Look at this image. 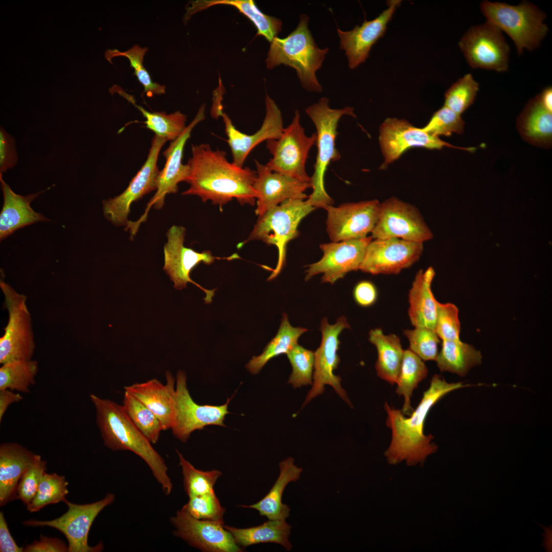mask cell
Here are the masks:
<instances>
[{
  "mask_svg": "<svg viewBox=\"0 0 552 552\" xmlns=\"http://www.w3.org/2000/svg\"><path fill=\"white\" fill-rule=\"evenodd\" d=\"M307 331L308 329L303 327L291 326L287 314L283 313L277 334L260 355L252 357L245 366L246 369L252 374L259 373L270 360L290 352L298 344L300 337Z\"/></svg>",
  "mask_w": 552,
  "mask_h": 552,
  "instance_id": "obj_36",
  "label": "cell"
},
{
  "mask_svg": "<svg viewBox=\"0 0 552 552\" xmlns=\"http://www.w3.org/2000/svg\"><path fill=\"white\" fill-rule=\"evenodd\" d=\"M167 383L163 384L154 378L145 382L124 387L157 417L164 431L171 429L173 419L175 379L169 372L166 373Z\"/></svg>",
  "mask_w": 552,
  "mask_h": 552,
  "instance_id": "obj_27",
  "label": "cell"
},
{
  "mask_svg": "<svg viewBox=\"0 0 552 552\" xmlns=\"http://www.w3.org/2000/svg\"><path fill=\"white\" fill-rule=\"evenodd\" d=\"M22 397L19 394L15 393L13 390L6 389L0 390V422L11 404L20 402Z\"/></svg>",
  "mask_w": 552,
  "mask_h": 552,
  "instance_id": "obj_55",
  "label": "cell"
},
{
  "mask_svg": "<svg viewBox=\"0 0 552 552\" xmlns=\"http://www.w3.org/2000/svg\"><path fill=\"white\" fill-rule=\"evenodd\" d=\"M435 274L431 266L424 271L419 270L409 291L408 313L411 324L415 327L434 330L439 303L431 290Z\"/></svg>",
  "mask_w": 552,
  "mask_h": 552,
  "instance_id": "obj_28",
  "label": "cell"
},
{
  "mask_svg": "<svg viewBox=\"0 0 552 552\" xmlns=\"http://www.w3.org/2000/svg\"><path fill=\"white\" fill-rule=\"evenodd\" d=\"M403 333L409 341V349L423 361L436 360L440 340L434 330L415 327Z\"/></svg>",
  "mask_w": 552,
  "mask_h": 552,
  "instance_id": "obj_47",
  "label": "cell"
},
{
  "mask_svg": "<svg viewBox=\"0 0 552 552\" xmlns=\"http://www.w3.org/2000/svg\"><path fill=\"white\" fill-rule=\"evenodd\" d=\"M186 229L181 226L173 225L167 231V242L164 247V266L163 269L174 283L177 290H181L191 283L205 293L204 300L210 303L214 294V290L206 289L193 281L190 274L192 270L199 263L210 265L215 259H225L229 260L239 258L237 254L227 258H218L212 255L209 250L197 252L184 245Z\"/></svg>",
  "mask_w": 552,
  "mask_h": 552,
  "instance_id": "obj_15",
  "label": "cell"
},
{
  "mask_svg": "<svg viewBox=\"0 0 552 552\" xmlns=\"http://www.w3.org/2000/svg\"><path fill=\"white\" fill-rule=\"evenodd\" d=\"M480 351L459 340H443L436 361L440 371L464 376L472 367L481 362Z\"/></svg>",
  "mask_w": 552,
  "mask_h": 552,
  "instance_id": "obj_37",
  "label": "cell"
},
{
  "mask_svg": "<svg viewBox=\"0 0 552 552\" xmlns=\"http://www.w3.org/2000/svg\"><path fill=\"white\" fill-rule=\"evenodd\" d=\"M480 8L487 21L510 37L519 55L524 49L531 51L538 47L548 31L543 22L545 13L526 1L511 5L485 0L481 2Z\"/></svg>",
  "mask_w": 552,
  "mask_h": 552,
  "instance_id": "obj_6",
  "label": "cell"
},
{
  "mask_svg": "<svg viewBox=\"0 0 552 552\" xmlns=\"http://www.w3.org/2000/svg\"><path fill=\"white\" fill-rule=\"evenodd\" d=\"M148 51L147 47L142 48L137 44L125 52H120L117 49L107 50L105 52V58L110 63L111 59L115 57L124 56L127 58L130 62V66L134 70L139 82L144 86L143 94H146L148 97H151L154 95L165 94L166 86L153 82L150 74L143 65L144 57Z\"/></svg>",
  "mask_w": 552,
  "mask_h": 552,
  "instance_id": "obj_41",
  "label": "cell"
},
{
  "mask_svg": "<svg viewBox=\"0 0 552 552\" xmlns=\"http://www.w3.org/2000/svg\"><path fill=\"white\" fill-rule=\"evenodd\" d=\"M187 378L181 370L176 374L174 395L173 419L171 428L174 436L186 443L191 433L202 430L208 425L225 427V416L229 413L228 406L232 399L221 405H200L191 397L187 387Z\"/></svg>",
  "mask_w": 552,
  "mask_h": 552,
  "instance_id": "obj_11",
  "label": "cell"
},
{
  "mask_svg": "<svg viewBox=\"0 0 552 552\" xmlns=\"http://www.w3.org/2000/svg\"><path fill=\"white\" fill-rule=\"evenodd\" d=\"M0 287L8 312V320L0 338V363L32 359L35 343L27 297L17 292L1 278Z\"/></svg>",
  "mask_w": 552,
  "mask_h": 552,
  "instance_id": "obj_8",
  "label": "cell"
},
{
  "mask_svg": "<svg viewBox=\"0 0 552 552\" xmlns=\"http://www.w3.org/2000/svg\"><path fill=\"white\" fill-rule=\"evenodd\" d=\"M113 494L108 493L102 499L91 503L78 504L65 499L68 510L60 517L52 520H26L29 526H49L60 531L68 541V552H99L103 549L102 542L90 546L88 536L92 524L98 514L114 500Z\"/></svg>",
  "mask_w": 552,
  "mask_h": 552,
  "instance_id": "obj_12",
  "label": "cell"
},
{
  "mask_svg": "<svg viewBox=\"0 0 552 552\" xmlns=\"http://www.w3.org/2000/svg\"><path fill=\"white\" fill-rule=\"evenodd\" d=\"M371 234L374 239L398 238L421 243L433 237L418 209L395 197L380 203L378 220Z\"/></svg>",
  "mask_w": 552,
  "mask_h": 552,
  "instance_id": "obj_16",
  "label": "cell"
},
{
  "mask_svg": "<svg viewBox=\"0 0 552 552\" xmlns=\"http://www.w3.org/2000/svg\"><path fill=\"white\" fill-rule=\"evenodd\" d=\"M316 141V133L310 136L305 134L300 123V112L296 110L291 123L284 128L279 137L266 141V148L272 157L266 165L273 172L310 182L306 164L309 151Z\"/></svg>",
  "mask_w": 552,
  "mask_h": 552,
  "instance_id": "obj_9",
  "label": "cell"
},
{
  "mask_svg": "<svg viewBox=\"0 0 552 552\" xmlns=\"http://www.w3.org/2000/svg\"><path fill=\"white\" fill-rule=\"evenodd\" d=\"M468 386L462 382L448 383L440 375H434L429 388L423 393L419 404L408 418L385 402L386 424L392 432L390 444L385 452L389 463L395 465L405 461L408 465H415L423 463L427 456L435 452L438 446L431 443L434 437L424 433L428 412L446 394Z\"/></svg>",
  "mask_w": 552,
  "mask_h": 552,
  "instance_id": "obj_2",
  "label": "cell"
},
{
  "mask_svg": "<svg viewBox=\"0 0 552 552\" xmlns=\"http://www.w3.org/2000/svg\"><path fill=\"white\" fill-rule=\"evenodd\" d=\"M89 398L96 409L97 424L105 446L113 451L129 450L140 456L148 466L164 494L170 495L173 485L164 459L131 422L122 405L93 394Z\"/></svg>",
  "mask_w": 552,
  "mask_h": 552,
  "instance_id": "obj_3",
  "label": "cell"
},
{
  "mask_svg": "<svg viewBox=\"0 0 552 552\" xmlns=\"http://www.w3.org/2000/svg\"><path fill=\"white\" fill-rule=\"evenodd\" d=\"M18 160L14 138L3 127L0 130V174L14 167Z\"/></svg>",
  "mask_w": 552,
  "mask_h": 552,
  "instance_id": "obj_51",
  "label": "cell"
},
{
  "mask_svg": "<svg viewBox=\"0 0 552 552\" xmlns=\"http://www.w3.org/2000/svg\"><path fill=\"white\" fill-rule=\"evenodd\" d=\"M174 535L190 545L206 552H240L224 523L195 518L182 509L170 518Z\"/></svg>",
  "mask_w": 552,
  "mask_h": 552,
  "instance_id": "obj_22",
  "label": "cell"
},
{
  "mask_svg": "<svg viewBox=\"0 0 552 552\" xmlns=\"http://www.w3.org/2000/svg\"><path fill=\"white\" fill-rule=\"evenodd\" d=\"M434 331L443 340L459 339L461 324L458 310L455 305L438 303Z\"/></svg>",
  "mask_w": 552,
  "mask_h": 552,
  "instance_id": "obj_50",
  "label": "cell"
},
{
  "mask_svg": "<svg viewBox=\"0 0 552 552\" xmlns=\"http://www.w3.org/2000/svg\"><path fill=\"white\" fill-rule=\"evenodd\" d=\"M479 83L470 73L459 78L445 92L444 106L461 115L473 104Z\"/></svg>",
  "mask_w": 552,
  "mask_h": 552,
  "instance_id": "obj_44",
  "label": "cell"
},
{
  "mask_svg": "<svg viewBox=\"0 0 552 552\" xmlns=\"http://www.w3.org/2000/svg\"><path fill=\"white\" fill-rule=\"evenodd\" d=\"M68 484L64 476L45 472L34 497L27 505V510L35 512L50 504L64 502L65 496L68 493Z\"/></svg>",
  "mask_w": 552,
  "mask_h": 552,
  "instance_id": "obj_43",
  "label": "cell"
},
{
  "mask_svg": "<svg viewBox=\"0 0 552 552\" xmlns=\"http://www.w3.org/2000/svg\"><path fill=\"white\" fill-rule=\"evenodd\" d=\"M465 122L461 115L443 105L435 111L426 125L421 128L432 136H449L453 133L462 134Z\"/></svg>",
  "mask_w": 552,
  "mask_h": 552,
  "instance_id": "obj_48",
  "label": "cell"
},
{
  "mask_svg": "<svg viewBox=\"0 0 552 552\" xmlns=\"http://www.w3.org/2000/svg\"><path fill=\"white\" fill-rule=\"evenodd\" d=\"M183 476V487L189 497L214 491V486L222 473L217 470L204 471L195 468L176 449Z\"/></svg>",
  "mask_w": 552,
  "mask_h": 552,
  "instance_id": "obj_42",
  "label": "cell"
},
{
  "mask_svg": "<svg viewBox=\"0 0 552 552\" xmlns=\"http://www.w3.org/2000/svg\"><path fill=\"white\" fill-rule=\"evenodd\" d=\"M344 329H350V325L344 316L337 318L336 323L333 325L329 323L326 317L321 319L319 328L321 332V341L319 347L314 352L312 386L302 407L323 394L327 384L331 386L336 394L350 406L352 407L346 391L341 386L340 377L334 374V371L337 368L340 362V358L337 354L340 344L339 336Z\"/></svg>",
  "mask_w": 552,
  "mask_h": 552,
  "instance_id": "obj_13",
  "label": "cell"
},
{
  "mask_svg": "<svg viewBox=\"0 0 552 552\" xmlns=\"http://www.w3.org/2000/svg\"><path fill=\"white\" fill-rule=\"evenodd\" d=\"M309 17L301 14L297 27L287 37H276L270 43L265 60L268 69L280 64L294 68L304 88L320 93L323 88L316 76L329 48H319L308 28Z\"/></svg>",
  "mask_w": 552,
  "mask_h": 552,
  "instance_id": "obj_4",
  "label": "cell"
},
{
  "mask_svg": "<svg viewBox=\"0 0 552 552\" xmlns=\"http://www.w3.org/2000/svg\"><path fill=\"white\" fill-rule=\"evenodd\" d=\"M256 177L254 184L258 218L285 200L307 199L305 191L311 188L305 182L292 177L269 170L266 165L255 160Z\"/></svg>",
  "mask_w": 552,
  "mask_h": 552,
  "instance_id": "obj_24",
  "label": "cell"
},
{
  "mask_svg": "<svg viewBox=\"0 0 552 552\" xmlns=\"http://www.w3.org/2000/svg\"><path fill=\"white\" fill-rule=\"evenodd\" d=\"M25 552H66L68 546L60 539L49 538L40 535L39 540L27 545L24 549Z\"/></svg>",
  "mask_w": 552,
  "mask_h": 552,
  "instance_id": "obj_53",
  "label": "cell"
},
{
  "mask_svg": "<svg viewBox=\"0 0 552 552\" xmlns=\"http://www.w3.org/2000/svg\"><path fill=\"white\" fill-rule=\"evenodd\" d=\"M423 251L421 243L398 238L373 239L359 270L372 274H397L417 262Z\"/></svg>",
  "mask_w": 552,
  "mask_h": 552,
  "instance_id": "obj_21",
  "label": "cell"
},
{
  "mask_svg": "<svg viewBox=\"0 0 552 552\" xmlns=\"http://www.w3.org/2000/svg\"><path fill=\"white\" fill-rule=\"evenodd\" d=\"M0 367V390L6 389L28 393L35 383L38 370L36 360H18L6 362Z\"/></svg>",
  "mask_w": 552,
  "mask_h": 552,
  "instance_id": "obj_40",
  "label": "cell"
},
{
  "mask_svg": "<svg viewBox=\"0 0 552 552\" xmlns=\"http://www.w3.org/2000/svg\"><path fill=\"white\" fill-rule=\"evenodd\" d=\"M379 144L384 160L380 168L385 169L410 148H424L441 150L445 147L473 152L475 147H460L431 135L422 128H417L404 119L388 118L381 125Z\"/></svg>",
  "mask_w": 552,
  "mask_h": 552,
  "instance_id": "obj_18",
  "label": "cell"
},
{
  "mask_svg": "<svg viewBox=\"0 0 552 552\" xmlns=\"http://www.w3.org/2000/svg\"><path fill=\"white\" fill-rule=\"evenodd\" d=\"M189 498L181 509L190 515L198 519L224 523L225 509L221 505L214 491Z\"/></svg>",
  "mask_w": 552,
  "mask_h": 552,
  "instance_id": "obj_46",
  "label": "cell"
},
{
  "mask_svg": "<svg viewBox=\"0 0 552 552\" xmlns=\"http://www.w3.org/2000/svg\"><path fill=\"white\" fill-rule=\"evenodd\" d=\"M204 119L205 105H202L182 133L172 141L164 151L163 155L165 157L166 163L163 170L159 171L155 193L147 203L144 213L140 218L134 222L129 221L125 227L126 231L129 230L131 237L135 235L140 224L146 221L151 208L153 206L155 209H162L164 205L166 195L176 193L178 189V184L183 181L186 182L190 173V167L188 164H182L184 148L187 141L190 138L193 128Z\"/></svg>",
  "mask_w": 552,
  "mask_h": 552,
  "instance_id": "obj_10",
  "label": "cell"
},
{
  "mask_svg": "<svg viewBox=\"0 0 552 552\" xmlns=\"http://www.w3.org/2000/svg\"><path fill=\"white\" fill-rule=\"evenodd\" d=\"M517 128L530 144L549 148L552 143V113L540 104L537 95L530 99L517 119Z\"/></svg>",
  "mask_w": 552,
  "mask_h": 552,
  "instance_id": "obj_32",
  "label": "cell"
},
{
  "mask_svg": "<svg viewBox=\"0 0 552 552\" xmlns=\"http://www.w3.org/2000/svg\"><path fill=\"white\" fill-rule=\"evenodd\" d=\"M380 206V202L374 199L326 207V228L330 240L339 242L367 237L377 222Z\"/></svg>",
  "mask_w": 552,
  "mask_h": 552,
  "instance_id": "obj_19",
  "label": "cell"
},
{
  "mask_svg": "<svg viewBox=\"0 0 552 552\" xmlns=\"http://www.w3.org/2000/svg\"><path fill=\"white\" fill-rule=\"evenodd\" d=\"M315 209L307 199L285 200L258 218L248 237L238 246L241 247L252 240L275 245L278 250L277 264L268 278V281L272 280L285 265L287 244L299 235L297 228L301 220Z\"/></svg>",
  "mask_w": 552,
  "mask_h": 552,
  "instance_id": "obj_7",
  "label": "cell"
},
{
  "mask_svg": "<svg viewBox=\"0 0 552 552\" xmlns=\"http://www.w3.org/2000/svg\"><path fill=\"white\" fill-rule=\"evenodd\" d=\"M240 547L263 543H274L282 545L287 551L291 549L289 540L291 526L285 520H269L263 524L245 528L224 524Z\"/></svg>",
  "mask_w": 552,
  "mask_h": 552,
  "instance_id": "obj_34",
  "label": "cell"
},
{
  "mask_svg": "<svg viewBox=\"0 0 552 552\" xmlns=\"http://www.w3.org/2000/svg\"><path fill=\"white\" fill-rule=\"evenodd\" d=\"M109 90L111 94L117 93L137 108L146 119L143 122L145 127L152 131L155 135L172 142L178 138L187 127V116L179 111L170 114L165 112H150L137 105L134 97L120 86L114 85Z\"/></svg>",
  "mask_w": 552,
  "mask_h": 552,
  "instance_id": "obj_35",
  "label": "cell"
},
{
  "mask_svg": "<svg viewBox=\"0 0 552 552\" xmlns=\"http://www.w3.org/2000/svg\"><path fill=\"white\" fill-rule=\"evenodd\" d=\"M401 3L400 0L387 1V8L377 17L371 20L364 19L360 26H356L352 30L337 29L339 48L345 51L350 68L354 69L365 61L372 47L384 35L387 24Z\"/></svg>",
  "mask_w": 552,
  "mask_h": 552,
  "instance_id": "obj_25",
  "label": "cell"
},
{
  "mask_svg": "<svg viewBox=\"0 0 552 552\" xmlns=\"http://www.w3.org/2000/svg\"><path fill=\"white\" fill-rule=\"evenodd\" d=\"M353 297L356 303L362 307L373 305L378 298V291L376 286L370 281L358 282L353 289Z\"/></svg>",
  "mask_w": 552,
  "mask_h": 552,
  "instance_id": "obj_52",
  "label": "cell"
},
{
  "mask_svg": "<svg viewBox=\"0 0 552 552\" xmlns=\"http://www.w3.org/2000/svg\"><path fill=\"white\" fill-rule=\"evenodd\" d=\"M371 236L320 245L323 255L317 262L307 266L305 281L323 274L322 283L334 284L348 273L359 269Z\"/></svg>",
  "mask_w": 552,
  "mask_h": 552,
  "instance_id": "obj_20",
  "label": "cell"
},
{
  "mask_svg": "<svg viewBox=\"0 0 552 552\" xmlns=\"http://www.w3.org/2000/svg\"><path fill=\"white\" fill-rule=\"evenodd\" d=\"M369 335V341L377 351L378 376L391 384L396 383L404 353L400 338L393 334L385 335L380 328L371 330Z\"/></svg>",
  "mask_w": 552,
  "mask_h": 552,
  "instance_id": "obj_33",
  "label": "cell"
},
{
  "mask_svg": "<svg viewBox=\"0 0 552 552\" xmlns=\"http://www.w3.org/2000/svg\"><path fill=\"white\" fill-rule=\"evenodd\" d=\"M36 454L16 443L0 445V505L16 499V489Z\"/></svg>",
  "mask_w": 552,
  "mask_h": 552,
  "instance_id": "obj_29",
  "label": "cell"
},
{
  "mask_svg": "<svg viewBox=\"0 0 552 552\" xmlns=\"http://www.w3.org/2000/svg\"><path fill=\"white\" fill-rule=\"evenodd\" d=\"M167 141L154 135L146 160L121 194L102 202L104 216L116 226H127L130 206L157 188L159 170L157 160L160 150Z\"/></svg>",
  "mask_w": 552,
  "mask_h": 552,
  "instance_id": "obj_17",
  "label": "cell"
},
{
  "mask_svg": "<svg viewBox=\"0 0 552 552\" xmlns=\"http://www.w3.org/2000/svg\"><path fill=\"white\" fill-rule=\"evenodd\" d=\"M24 547L18 546L12 537L5 519L4 514L0 512V551L22 552Z\"/></svg>",
  "mask_w": 552,
  "mask_h": 552,
  "instance_id": "obj_54",
  "label": "cell"
},
{
  "mask_svg": "<svg viewBox=\"0 0 552 552\" xmlns=\"http://www.w3.org/2000/svg\"><path fill=\"white\" fill-rule=\"evenodd\" d=\"M428 374V369L424 361L410 349L404 350L402 360L397 378L396 393L403 396L404 402L401 412L410 416L413 411L411 398L418 384Z\"/></svg>",
  "mask_w": 552,
  "mask_h": 552,
  "instance_id": "obj_38",
  "label": "cell"
},
{
  "mask_svg": "<svg viewBox=\"0 0 552 552\" xmlns=\"http://www.w3.org/2000/svg\"><path fill=\"white\" fill-rule=\"evenodd\" d=\"M46 462L40 455L35 457L21 476L17 489L16 499L28 505L34 497L41 480L47 470Z\"/></svg>",
  "mask_w": 552,
  "mask_h": 552,
  "instance_id": "obj_49",
  "label": "cell"
},
{
  "mask_svg": "<svg viewBox=\"0 0 552 552\" xmlns=\"http://www.w3.org/2000/svg\"><path fill=\"white\" fill-rule=\"evenodd\" d=\"M266 113L260 129L251 134L243 133L233 125L228 116L220 106L215 109V114L221 116L227 137V142L233 157V163L242 167L251 150L260 143L269 140L277 139L283 129L281 112L274 101L267 94L265 97Z\"/></svg>",
  "mask_w": 552,
  "mask_h": 552,
  "instance_id": "obj_23",
  "label": "cell"
},
{
  "mask_svg": "<svg viewBox=\"0 0 552 552\" xmlns=\"http://www.w3.org/2000/svg\"><path fill=\"white\" fill-rule=\"evenodd\" d=\"M188 165L190 185L183 195H196L204 202L222 206L233 199L241 204L254 205L256 171L229 162L225 152L214 150L208 144L192 145Z\"/></svg>",
  "mask_w": 552,
  "mask_h": 552,
  "instance_id": "obj_1",
  "label": "cell"
},
{
  "mask_svg": "<svg viewBox=\"0 0 552 552\" xmlns=\"http://www.w3.org/2000/svg\"><path fill=\"white\" fill-rule=\"evenodd\" d=\"M122 406L130 420L145 437L151 444L156 443L163 429L160 421L154 413L126 390Z\"/></svg>",
  "mask_w": 552,
  "mask_h": 552,
  "instance_id": "obj_39",
  "label": "cell"
},
{
  "mask_svg": "<svg viewBox=\"0 0 552 552\" xmlns=\"http://www.w3.org/2000/svg\"><path fill=\"white\" fill-rule=\"evenodd\" d=\"M287 355L292 368L288 382L294 388L312 385L314 353L297 344Z\"/></svg>",
  "mask_w": 552,
  "mask_h": 552,
  "instance_id": "obj_45",
  "label": "cell"
},
{
  "mask_svg": "<svg viewBox=\"0 0 552 552\" xmlns=\"http://www.w3.org/2000/svg\"><path fill=\"white\" fill-rule=\"evenodd\" d=\"M541 105L548 111L552 113V88L551 86L544 88L537 95Z\"/></svg>",
  "mask_w": 552,
  "mask_h": 552,
  "instance_id": "obj_56",
  "label": "cell"
},
{
  "mask_svg": "<svg viewBox=\"0 0 552 552\" xmlns=\"http://www.w3.org/2000/svg\"><path fill=\"white\" fill-rule=\"evenodd\" d=\"M279 468V475L269 492L258 502L242 507L256 510L261 516H265L268 520H286L290 515V509L282 503L283 492L289 482L299 479L303 469L294 464V459L291 457L281 462Z\"/></svg>",
  "mask_w": 552,
  "mask_h": 552,
  "instance_id": "obj_31",
  "label": "cell"
},
{
  "mask_svg": "<svg viewBox=\"0 0 552 552\" xmlns=\"http://www.w3.org/2000/svg\"><path fill=\"white\" fill-rule=\"evenodd\" d=\"M217 5L231 6L248 19L256 26L257 35L264 36L270 43L282 31V22L277 18L263 13L252 0H198L189 3L186 7L184 19L187 21L195 13Z\"/></svg>",
  "mask_w": 552,
  "mask_h": 552,
  "instance_id": "obj_30",
  "label": "cell"
},
{
  "mask_svg": "<svg viewBox=\"0 0 552 552\" xmlns=\"http://www.w3.org/2000/svg\"><path fill=\"white\" fill-rule=\"evenodd\" d=\"M329 102L328 98L323 97L305 109L316 130L317 155L314 172L310 177L312 192L307 199L315 209H325L333 203V199L325 189V175L330 164L340 158L336 148L338 123L343 116L356 117L353 108L347 106L333 109L330 107Z\"/></svg>",
  "mask_w": 552,
  "mask_h": 552,
  "instance_id": "obj_5",
  "label": "cell"
},
{
  "mask_svg": "<svg viewBox=\"0 0 552 552\" xmlns=\"http://www.w3.org/2000/svg\"><path fill=\"white\" fill-rule=\"evenodd\" d=\"M3 204L0 214V239L3 240L16 230L39 221L50 220L31 207V202L38 195L50 189L36 193L22 196L14 193L0 174Z\"/></svg>",
  "mask_w": 552,
  "mask_h": 552,
  "instance_id": "obj_26",
  "label": "cell"
},
{
  "mask_svg": "<svg viewBox=\"0 0 552 552\" xmlns=\"http://www.w3.org/2000/svg\"><path fill=\"white\" fill-rule=\"evenodd\" d=\"M458 46L472 68L499 73L508 70L510 47L502 32L487 21L471 27L461 38Z\"/></svg>",
  "mask_w": 552,
  "mask_h": 552,
  "instance_id": "obj_14",
  "label": "cell"
}]
</instances>
